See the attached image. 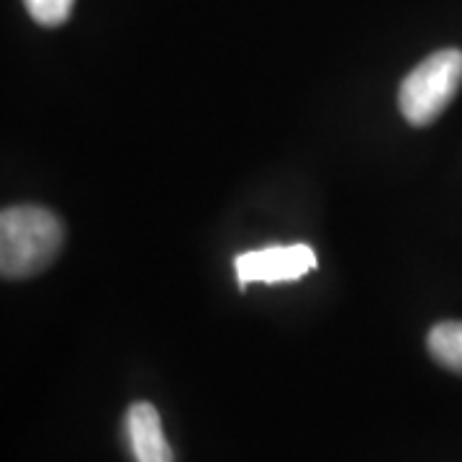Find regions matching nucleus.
I'll return each mask as SVG.
<instances>
[{"label":"nucleus","mask_w":462,"mask_h":462,"mask_svg":"<svg viewBox=\"0 0 462 462\" xmlns=\"http://www.w3.org/2000/svg\"><path fill=\"white\" fill-rule=\"evenodd\" d=\"M65 242L57 216L39 206H14L0 216V273L8 281L33 278L47 270Z\"/></svg>","instance_id":"nucleus-1"},{"label":"nucleus","mask_w":462,"mask_h":462,"mask_svg":"<svg viewBox=\"0 0 462 462\" xmlns=\"http://www.w3.org/2000/svg\"><path fill=\"white\" fill-rule=\"evenodd\" d=\"M462 85V51H434L406 75L398 90V106L411 126L434 124Z\"/></svg>","instance_id":"nucleus-2"},{"label":"nucleus","mask_w":462,"mask_h":462,"mask_svg":"<svg viewBox=\"0 0 462 462\" xmlns=\"http://www.w3.org/2000/svg\"><path fill=\"white\" fill-rule=\"evenodd\" d=\"M316 252L309 245L264 247L234 257L236 281L242 288L249 282H291L300 281L316 267Z\"/></svg>","instance_id":"nucleus-3"},{"label":"nucleus","mask_w":462,"mask_h":462,"mask_svg":"<svg viewBox=\"0 0 462 462\" xmlns=\"http://www.w3.org/2000/svg\"><path fill=\"white\" fill-rule=\"evenodd\" d=\"M126 437H129V447L136 462H175L165 431H162L160 411L147 401L129 406Z\"/></svg>","instance_id":"nucleus-4"},{"label":"nucleus","mask_w":462,"mask_h":462,"mask_svg":"<svg viewBox=\"0 0 462 462\" xmlns=\"http://www.w3.org/2000/svg\"><path fill=\"white\" fill-rule=\"evenodd\" d=\"M427 346L434 363L462 375V321H442L430 331Z\"/></svg>","instance_id":"nucleus-5"},{"label":"nucleus","mask_w":462,"mask_h":462,"mask_svg":"<svg viewBox=\"0 0 462 462\" xmlns=\"http://www.w3.org/2000/svg\"><path fill=\"white\" fill-rule=\"evenodd\" d=\"M23 5H26L29 16L36 23H42V26H60L72 14L75 0H23Z\"/></svg>","instance_id":"nucleus-6"}]
</instances>
